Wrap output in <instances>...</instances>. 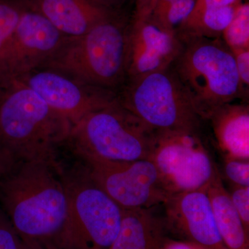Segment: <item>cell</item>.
Returning <instances> with one entry per match:
<instances>
[{
    "label": "cell",
    "mask_w": 249,
    "mask_h": 249,
    "mask_svg": "<svg viewBox=\"0 0 249 249\" xmlns=\"http://www.w3.org/2000/svg\"><path fill=\"white\" fill-rule=\"evenodd\" d=\"M0 207L22 240L62 249L69 199L58 162H18L0 178Z\"/></svg>",
    "instance_id": "1"
},
{
    "label": "cell",
    "mask_w": 249,
    "mask_h": 249,
    "mask_svg": "<svg viewBox=\"0 0 249 249\" xmlns=\"http://www.w3.org/2000/svg\"><path fill=\"white\" fill-rule=\"evenodd\" d=\"M70 121L19 81L0 85V145L21 160L55 163V148L70 137Z\"/></svg>",
    "instance_id": "2"
},
{
    "label": "cell",
    "mask_w": 249,
    "mask_h": 249,
    "mask_svg": "<svg viewBox=\"0 0 249 249\" xmlns=\"http://www.w3.org/2000/svg\"><path fill=\"white\" fill-rule=\"evenodd\" d=\"M180 39L182 49L170 68L201 119L207 120L214 109L242 98L246 89L239 78L233 54L222 37Z\"/></svg>",
    "instance_id": "3"
},
{
    "label": "cell",
    "mask_w": 249,
    "mask_h": 249,
    "mask_svg": "<svg viewBox=\"0 0 249 249\" xmlns=\"http://www.w3.org/2000/svg\"><path fill=\"white\" fill-rule=\"evenodd\" d=\"M127 30L111 16L84 35L64 41L49 63L85 84L111 91L127 78Z\"/></svg>",
    "instance_id": "4"
},
{
    "label": "cell",
    "mask_w": 249,
    "mask_h": 249,
    "mask_svg": "<svg viewBox=\"0 0 249 249\" xmlns=\"http://www.w3.org/2000/svg\"><path fill=\"white\" fill-rule=\"evenodd\" d=\"M155 134L116 99L82 118L72 127L70 137L76 155L128 162L148 160Z\"/></svg>",
    "instance_id": "5"
},
{
    "label": "cell",
    "mask_w": 249,
    "mask_h": 249,
    "mask_svg": "<svg viewBox=\"0 0 249 249\" xmlns=\"http://www.w3.org/2000/svg\"><path fill=\"white\" fill-rule=\"evenodd\" d=\"M116 99L155 132L199 133L202 119L170 67L127 78L121 97Z\"/></svg>",
    "instance_id": "6"
},
{
    "label": "cell",
    "mask_w": 249,
    "mask_h": 249,
    "mask_svg": "<svg viewBox=\"0 0 249 249\" xmlns=\"http://www.w3.org/2000/svg\"><path fill=\"white\" fill-rule=\"evenodd\" d=\"M60 173L69 199L62 249H109L120 230L123 209L90 179L84 167Z\"/></svg>",
    "instance_id": "7"
},
{
    "label": "cell",
    "mask_w": 249,
    "mask_h": 249,
    "mask_svg": "<svg viewBox=\"0 0 249 249\" xmlns=\"http://www.w3.org/2000/svg\"><path fill=\"white\" fill-rule=\"evenodd\" d=\"M148 160L170 195L205 189L218 172L196 132H155Z\"/></svg>",
    "instance_id": "8"
},
{
    "label": "cell",
    "mask_w": 249,
    "mask_h": 249,
    "mask_svg": "<svg viewBox=\"0 0 249 249\" xmlns=\"http://www.w3.org/2000/svg\"><path fill=\"white\" fill-rule=\"evenodd\" d=\"M90 179L122 209H150L163 205L171 195L150 160L114 162L77 155Z\"/></svg>",
    "instance_id": "9"
},
{
    "label": "cell",
    "mask_w": 249,
    "mask_h": 249,
    "mask_svg": "<svg viewBox=\"0 0 249 249\" xmlns=\"http://www.w3.org/2000/svg\"><path fill=\"white\" fill-rule=\"evenodd\" d=\"M63 36L37 10L24 8L0 54V85L19 79L50 60L63 44Z\"/></svg>",
    "instance_id": "10"
},
{
    "label": "cell",
    "mask_w": 249,
    "mask_h": 249,
    "mask_svg": "<svg viewBox=\"0 0 249 249\" xmlns=\"http://www.w3.org/2000/svg\"><path fill=\"white\" fill-rule=\"evenodd\" d=\"M163 205L167 231L201 249H227L206 188L171 195Z\"/></svg>",
    "instance_id": "11"
},
{
    "label": "cell",
    "mask_w": 249,
    "mask_h": 249,
    "mask_svg": "<svg viewBox=\"0 0 249 249\" xmlns=\"http://www.w3.org/2000/svg\"><path fill=\"white\" fill-rule=\"evenodd\" d=\"M182 47L177 32L165 30L149 17L135 18L127 30V78L169 68Z\"/></svg>",
    "instance_id": "12"
},
{
    "label": "cell",
    "mask_w": 249,
    "mask_h": 249,
    "mask_svg": "<svg viewBox=\"0 0 249 249\" xmlns=\"http://www.w3.org/2000/svg\"><path fill=\"white\" fill-rule=\"evenodd\" d=\"M24 85L35 91L49 107L70 121L72 127L86 114L116 99L109 90L88 91L55 72L27 74Z\"/></svg>",
    "instance_id": "13"
},
{
    "label": "cell",
    "mask_w": 249,
    "mask_h": 249,
    "mask_svg": "<svg viewBox=\"0 0 249 249\" xmlns=\"http://www.w3.org/2000/svg\"><path fill=\"white\" fill-rule=\"evenodd\" d=\"M63 35H84L111 17L106 6L93 0H29Z\"/></svg>",
    "instance_id": "14"
},
{
    "label": "cell",
    "mask_w": 249,
    "mask_h": 249,
    "mask_svg": "<svg viewBox=\"0 0 249 249\" xmlns=\"http://www.w3.org/2000/svg\"><path fill=\"white\" fill-rule=\"evenodd\" d=\"M211 121L224 157L249 160V107L229 103L214 109Z\"/></svg>",
    "instance_id": "15"
},
{
    "label": "cell",
    "mask_w": 249,
    "mask_h": 249,
    "mask_svg": "<svg viewBox=\"0 0 249 249\" xmlns=\"http://www.w3.org/2000/svg\"><path fill=\"white\" fill-rule=\"evenodd\" d=\"M167 229L163 217L150 209H123L120 230L109 249H163Z\"/></svg>",
    "instance_id": "16"
},
{
    "label": "cell",
    "mask_w": 249,
    "mask_h": 249,
    "mask_svg": "<svg viewBox=\"0 0 249 249\" xmlns=\"http://www.w3.org/2000/svg\"><path fill=\"white\" fill-rule=\"evenodd\" d=\"M223 243L227 249H249V233L224 188L219 171L206 187Z\"/></svg>",
    "instance_id": "17"
},
{
    "label": "cell",
    "mask_w": 249,
    "mask_h": 249,
    "mask_svg": "<svg viewBox=\"0 0 249 249\" xmlns=\"http://www.w3.org/2000/svg\"><path fill=\"white\" fill-rule=\"evenodd\" d=\"M237 6L207 8L193 11L177 29V34L180 37H222V33L231 21Z\"/></svg>",
    "instance_id": "18"
},
{
    "label": "cell",
    "mask_w": 249,
    "mask_h": 249,
    "mask_svg": "<svg viewBox=\"0 0 249 249\" xmlns=\"http://www.w3.org/2000/svg\"><path fill=\"white\" fill-rule=\"evenodd\" d=\"M196 0H178L163 7L154 9L148 16L165 30L176 32L194 9Z\"/></svg>",
    "instance_id": "19"
},
{
    "label": "cell",
    "mask_w": 249,
    "mask_h": 249,
    "mask_svg": "<svg viewBox=\"0 0 249 249\" xmlns=\"http://www.w3.org/2000/svg\"><path fill=\"white\" fill-rule=\"evenodd\" d=\"M222 40L230 49L249 48V5H238L231 22L222 33Z\"/></svg>",
    "instance_id": "20"
},
{
    "label": "cell",
    "mask_w": 249,
    "mask_h": 249,
    "mask_svg": "<svg viewBox=\"0 0 249 249\" xmlns=\"http://www.w3.org/2000/svg\"><path fill=\"white\" fill-rule=\"evenodd\" d=\"M24 9L16 0H0V54L16 30Z\"/></svg>",
    "instance_id": "21"
},
{
    "label": "cell",
    "mask_w": 249,
    "mask_h": 249,
    "mask_svg": "<svg viewBox=\"0 0 249 249\" xmlns=\"http://www.w3.org/2000/svg\"><path fill=\"white\" fill-rule=\"evenodd\" d=\"M223 171L231 184L249 186V160L224 157Z\"/></svg>",
    "instance_id": "22"
},
{
    "label": "cell",
    "mask_w": 249,
    "mask_h": 249,
    "mask_svg": "<svg viewBox=\"0 0 249 249\" xmlns=\"http://www.w3.org/2000/svg\"><path fill=\"white\" fill-rule=\"evenodd\" d=\"M231 193L229 192L231 200L249 233V186L231 185Z\"/></svg>",
    "instance_id": "23"
},
{
    "label": "cell",
    "mask_w": 249,
    "mask_h": 249,
    "mask_svg": "<svg viewBox=\"0 0 249 249\" xmlns=\"http://www.w3.org/2000/svg\"><path fill=\"white\" fill-rule=\"evenodd\" d=\"M22 239L0 207V249H21Z\"/></svg>",
    "instance_id": "24"
},
{
    "label": "cell",
    "mask_w": 249,
    "mask_h": 249,
    "mask_svg": "<svg viewBox=\"0 0 249 249\" xmlns=\"http://www.w3.org/2000/svg\"><path fill=\"white\" fill-rule=\"evenodd\" d=\"M235 58L236 69L241 83L246 89L249 85V48L231 49Z\"/></svg>",
    "instance_id": "25"
},
{
    "label": "cell",
    "mask_w": 249,
    "mask_h": 249,
    "mask_svg": "<svg viewBox=\"0 0 249 249\" xmlns=\"http://www.w3.org/2000/svg\"><path fill=\"white\" fill-rule=\"evenodd\" d=\"M19 161L11 152L0 145V178L9 173Z\"/></svg>",
    "instance_id": "26"
},
{
    "label": "cell",
    "mask_w": 249,
    "mask_h": 249,
    "mask_svg": "<svg viewBox=\"0 0 249 249\" xmlns=\"http://www.w3.org/2000/svg\"><path fill=\"white\" fill-rule=\"evenodd\" d=\"M240 4L241 0H196L193 11H200L207 8L236 6Z\"/></svg>",
    "instance_id": "27"
},
{
    "label": "cell",
    "mask_w": 249,
    "mask_h": 249,
    "mask_svg": "<svg viewBox=\"0 0 249 249\" xmlns=\"http://www.w3.org/2000/svg\"><path fill=\"white\" fill-rule=\"evenodd\" d=\"M163 249H201L196 246L182 240H174L168 239Z\"/></svg>",
    "instance_id": "28"
},
{
    "label": "cell",
    "mask_w": 249,
    "mask_h": 249,
    "mask_svg": "<svg viewBox=\"0 0 249 249\" xmlns=\"http://www.w3.org/2000/svg\"><path fill=\"white\" fill-rule=\"evenodd\" d=\"M152 0H137L135 18L147 17Z\"/></svg>",
    "instance_id": "29"
},
{
    "label": "cell",
    "mask_w": 249,
    "mask_h": 249,
    "mask_svg": "<svg viewBox=\"0 0 249 249\" xmlns=\"http://www.w3.org/2000/svg\"><path fill=\"white\" fill-rule=\"evenodd\" d=\"M22 248L21 249H56L48 245H43L34 241L22 240Z\"/></svg>",
    "instance_id": "30"
},
{
    "label": "cell",
    "mask_w": 249,
    "mask_h": 249,
    "mask_svg": "<svg viewBox=\"0 0 249 249\" xmlns=\"http://www.w3.org/2000/svg\"><path fill=\"white\" fill-rule=\"evenodd\" d=\"M178 1V0H152L151 5H150V10H149V15L151 14L154 9H158V8L163 7V6H166V5L172 4L175 1ZM147 16V17H148Z\"/></svg>",
    "instance_id": "31"
},
{
    "label": "cell",
    "mask_w": 249,
    "mask_h": 249,
    "mask_svg": "<svg viewBox=\"0 0 249 249\" xmlns=\"http://www.w3.org/2000/svg\"><path fill=\"white\" fill-rule=\"evenodd\" d=\"M103 1H106V2L115 3L119 2V1H123V0H103Z\"/></svg>",
    "instance_id": "32"
}]
</instances>
